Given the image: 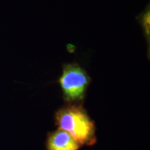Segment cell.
<instances>
[{"label":"cell","mask_w":150,"mask_h":150,"mask_svg":"<svg viewBox=\"0 0 150 150\" xmlns=\"http://www.w3.org/2000/svg\"><path fill=\"white\" fill-rule=\"evenodd\" d=\"M55 120L59 129L68 133L80 146L96 142L95 123L80 104H68L60 108Z\"/></svg>","instance_id":"1"},{"label":"cell","mask_w":150,"mask_h":150,"mask_svg":"<svg viewBox=\"0 0 150 150\" xmlns=\"http://www.w3.org/2000/svg\"><path fill=\"white\" fill-rule=\"evenodd\" d=\"M59 83L65 102L79 104L85 97L91 78L77 63H68L63 65Z\"/></svg>","instance_id":"2"},{"label":"cell","mask_w":150,"mask_h":150,"mask_svg":"<svg viewBox=\"0 0 150 150\" xmlns=\"http://www.w3.org/2000/svg\"><path fill=\"white\" fill-rule=\"evenodd\" d=\"M47 150H79L80 145L66 131L58 129L49 135Z\"/></svg>","instance_id":"3"},{"label":"cell","mask_w":150,"mask_h":150,"mask_svg":"<svg viewBox=\"0 0 150 150\" xmlns=\"http://www.w3.org/2000/svg\"><path fill=\"white\" fill-rule=\"evenodd\" d=\"M141 24L142 26V28L144 29V32H145V37L147 38L148 43H149V36H150V24H149V20H150V13H149V8L146 9L145 12L142 13L141 14Z\"/></svg>","instance_id":"4"}]
</instances>
